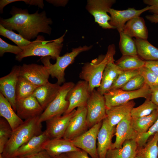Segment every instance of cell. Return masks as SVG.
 Returning <instances> with one entry per match:
<instances>
[{
    "label": "cell",
    "instance_id": "52",
    "mask_svg": "<svg viewBox=\"0 0 158 158\" xmlns=\"http://www.w3.org/2000/svg\"><path fill=\"white\" fill-rule=\"evenodd\" d=\"M134 158H142L140 156L137 155L136 157Z\"/></svg>",
    "mask_w": 158,
    "mask_h": 158
},
{
    "label": "cell",
    "instance_id": "29",
    "mask_svg": "<svg viewBox=\"0 0 158 158\" xmlns=\"http://www.w3.org/2000/svg\"><path fill=\"white\" fill-rule=\"evenodd\" d=\"M158 118V108L149 115L136 118H131V124L138 135L142 134L149 130Z\"/></svg>",
    "mask_w": 158,
    "mask_h": 158
},
{
    "label": "cell",
    "instance_id": "48",
    "mask_svg": "<svg viewBox=\"0 0 158 158\" xmlns=\"http://www.w3.org/2000/svg\"><path fill=\"white\" fill-rule=\"evenodd\" d=\"M46 1L56 6H64L68 1V0H46Z\"/></svg>",
    "mask_w": 158,
    "mask_h": 158
},
{
    "label": "cell",
    "instance_id": "21",
    "mask_svg": "<svg viewBox=\"0 0 158 158\" xmlns=\"http://www.w3.org/2000/svg\"><path fill=\"white\" fill-rule=\"evenodd\" d=\"M57 83H52L48 82L38 87L32 95L39 102L44 111L56 97L60 88Z\"/></svg>",
    "mask_w": 158,
    "mask_h": 158
},
{
    "label": "cell",
    "instance_id": "20",
    "mask_svg": "<svg viewBox=\"0 0 158 158\" xmlns=\"http://www.w3.org/2000/svg\"><path fill=\"white\" fill-rule=\"evenodd\" d=\"M49 139V136L45 130L41 134L32 138L19 148L13 158H22L44 150L43 145Z\"/></svg>",
    "mask_w": 158,
    "mask_h": 158
},
{
    "label": "cell",
    "instance_id": "40",
    "mask_svg": "<svg viewBox=\"0 0 158 158\" xmlns=\"http://www.w3.org/2000/svg\"><path fill=\"white\" fill-rule=\"evenodd\" d=\"M157 133H158V118L146 132L138 136L135 140L138 147L144 146L149 138Z\"/></svg>",
    "mask_w": 158,
    "mask_h": 158
},
{
    "label": "cell",
    "instance_id": "41",
    "mask_svg": "<svg viewBox=\"0 0 158 158\" xmlns=\"http://www.w3.org/2000/svg\"><path fill=\"white\" fill-rule=\"evenodd\" d=\"M22 48L18 46L10 44L0 38V56H3L6 53H10L18 55L23 51Z\"/></svg>",
    "mask_w": 158,
    "mask_h": 158
},
{
    "label": "cell",
    "instance_id": "39",
    "mask_svg": "<svg viewBox=\"0 0 158 158\" xmlns=\"http://www.w3.org/2000/svg\"><path fill=\"white\" fill-rule=\"evenodd\" d=\"M145 84L143 78L139 74L133 77L120 89L125 91H134L140 89Z\"/></svg>",
    "mask_w": 158,
    "mask_h": 158
},
{
    "label": "cell",
    "instance_id": "42",
    "mask_svg": "<svg viewBox=\"0 0 158 158\" xmlns=\"http://www.w3.org/2000/svg\"><path fill=\"white\" fill-rule=\"evenodd\" d=\"M64 154L69 158H92L88 157L86 152L81 149Z\"/></svg>",
    "mask_w": 158,
    "mask_h": 158
},
{
    "label": "cell",
    "instance_id": "22",
    "mask_svg": "<svg viewBox=\"0 0 158 158\" xmlns=\"http://www.w3.org/2000/svg\"><path fill=\"white\" fill-rule=\"evenodd\" d=\"M43 147L52 157L80 150L74 146L71 140L63 138L49 139L44 142Z\"/></svg>",
    "mask_w": 158,
    "mask_h": 158
},
{
    "label": "cell",
    "instance_id": "26",
    "mask_svg": "<svg viewBox=\"0 0 158 158\" xmlns=\"http://www.w3.org/2000/svg\"><path fill=\"white\" fill-rule=\"evenodd\" d=\"M138 147L135 140H126L121 147L109 150L106 158H134L137 155Z\"/></svg>",
    "mask_w": 158,
    "mask_h": 158
},
{
    "label": "cell",
    "instance_id": "36",
    "mask_svg": "<svg viewBox=\"0 0 158 158\" xmlns=\"http://www.w3.org/2000/svg\"><path fill=\"white\" fill-rule=\"evenodd\" d=\"M0 35L7 38L21 47H25L31 43L32 41H28L19 34L12 30H8L0 25Z\"/></svg>",
    "mask_w": 158,
    "mask_h": 158
},
{
    "label": "cell",
    "instance_id": "9",
    "mask_svg": "<svg viewBox=\"0 0 158 158\" xmlns=\"http://www.w3.org/2000/svg\"><path fill=\"white\" fill-rule=\"evenodd\" d=\"M116 2L115 0H88L85 8L102 28L115 29L109 23L111 17L107 13Z\"/></svg>",
    "mask_w": 158,
    "mask_h": 158
},
{
    "label": "cell",
    "instance_id": "27",
    "mask_svg": "<svg viewBox=\"0 0 158 158\" xmlns=\"http://www.w3.org/2000/svg\"><path fill=\"white\" fill-rule=\"evenodd\" d=\"M0 115L8 122L13 131L24 122L16 114L11 105L4 96L0 93Z\"/></svg>",
    "mask_w": 158,
    "mask_h": 158
},
{
    "label": "cell",
    "instance_id": "15",
    "mask_svg": "<svg viewBox=\"0 0 158 158\" xmlns=\"http://www.w3.org/2000/svg\"><path fill=\"white\" fill-rule=\"evenodd\" d=\"M150 9V6H148L139 10H136L133 8H129L123 10L111 8L108 12L111 17L109 23L115 28L118 32L122 31L128 21L135 17L140 16L142 13L149 11Z\"/></svg>",
    "mask_w": 158,
    "mask_h": 158
},
{
    "label": "cell",
    "instance_id": "32",
    "mask_svg": "<svg viewBox=\"0 0 158 158\" xmlns=\"http://www.w3.org/2000/svg\"><path fill=\"white\" fill-rule=\"evenodd\" d=\"M119 32L120 37L119 47L122 55H137V48L134 39L123 31Z\"/></svg>",
    "mask_w": 158,
    "mask_h": 158
},
{
    "label": "cell",
    "instance_id": "1",
    "mask_svg": "<svg viewBox=\"0 0 158 158\" xmlns=\"http://www.w3.org/2000/svg\"><path fill=\"white\" fill-rule=\"evenodd\" d=\"M10 13L12 17L7 19L1 18L0 25L5 28L15 30L25 39L30 41L42 32L50 35L53 21L47 18L45 11L39 13L38 10L29 14L27 9H23L13 6Z\"/></svg>",
    "mask_w": 158,
    "mask_h": 158
},
{
    "label": "cell",
    "instance_id": "3",
    "mask_svg": "<svg viewBox=\"0 0 158 158\" xmlns=\"http://www.w3.org/2000/svg\"><path fill=\"white\" fill-rule=\"evenodd\" d=\"M115 53V45L110 44L108 47L106 54L99 55L90 62H86L83 65L79 77L88 83L90 92L95 88L99 87L104 69L109 63L114 61Z\"/></svg>",
    "mask_w": 158,
    "mask_h": 158
},
{
    "label": "cell",
    "instance_id": "14",
    "mask_svg": "<svg viewBox=\"0 0 158 158\" xmlns=\"http://www.w3.org/2000/svg\"><path fill=\"white\" fill-rule=\"evenodd\" d=\"M49 75L48 69L44 65L32 63L20 66V76L38 87L49 82Z\"/></svg>",
    "mask_w": 158,
    "mask_h": 158
},
{
    "label": "cell",
    "instance_id": "13",
    "mask_svg": "<svg viewBox=\"0 0 158 158\" xmlns=\"http://www.w3.org/2000/svg\"><path fill=\"white\" fill-rule=\"evenodd\" d=\"M85 107H78L71 118L63 138L71 140L81 135L88 129Z\"/></svg>",
    "mask_w": 158,
    "mask_h": 158
},
{
    "label": "cell",
    "instance_id": "16",
    "mask_svg": "<svg viewBox=\"0 0 158 158\" xmlns=\"http://www.w3.org/2000/svg\"><path fill=\"white\" fill-rule=\"evenodd\" d=\"M17 114L21 119L26 120L40 116L44 110L32 95L16 100Z\"/></svg>",
    "mask_w": 158,
    "mask_h": 158
},
{
    "label": "cell",
    "instance_id": "47",
    "mask_svg": "<svg viewBox=\"0 0 158 158\" xmlns=\"http://www.w3.org/2000/svg\"><path fill=\"white\" fill-rule=\"evenodd\" d=\"M27 4L30 5L38 6L39 8L43 9L44 6L43 1L42 0H21Z\"/></svg>",
    "mask_w": 158,
    "mask_h": 158
},
{
    "label": "cell",
    "instance_id": "5",
    "mask_svg": "<svg viewBox=\"0 0 158 158\" xmlns=\"http://www.w3.org/2000/svg\"><path fill=\"white\" fill-rule=\"evenodd\" d=\"M92 47V45H85L73 48L71 52L57 57L56 62L54 64L51 63V57L50 56L42 57L41 61L48 69L50 75L52 78H56V83L60 85L65 83V71L66 68L74 62L75 57L80 53L90 50Z\"/></svg>",
    "mask_w": 158,
    "mask_h": 158
},
{
    "label": "cell",
    "instance_id": "25",
    "mask_svg": "<svg viewBox=\"0 0 158 158\" xmlns=\"http://www.w3.org/2000/svg\"><path fill=\"white\" fill-rule=\"evenodd\" d=\"M123 71L115 64L114 61L109 63L104 71L100 85L97 90L103 95L109 90L119 75Z\"/></svg>",
    "mask_w": 158,
    "mask_h": 158
},
{
    "label": "cell",
    "instance_id": "12",
    "mask_svg": "<svg viewBox=\"0 0 158 158\" xmlns=\"http://www.w3.org/2000/svg\"><path fill=\"white\" fill-rule=\"evenodd\" d=\"M20 66L15 65L11 72L0 78V91L16 112V89L20 76Z\"/></svg>",
    "mask_w": 158,
    "mask_h": 158
},
{
    "label": "cell",
    "instance_id": "54",
    "mask_svg": "<svg viewBox=\"0 0 158 158\" xmlns=\"http://www.w3.org/2000/svg\"></svg>",
    "mask_w": 158,
    "mask_h": 158
},
{
    "label": "cell",
    "instance_id": "4",
    "mask_svg": "<svg viewBox=\"0 0 158 158\" xmlns=\"http://www.w3.org/2000/svg\"><path fill=\"white\" fill-rule=\"evenodd\" d=\"M67 31L60 37L51 40L45 41L43 36L38 35L30 44L21 47L23 51L16 56V60L20 61L24 58L32 56H50L52 59H56L60 56L63 46L64 37Z\"/></svg>",
    "mask_w": 158,
    "mask_h": 158
},
{
    "label": "cell",
    "instance_id": "10",
    "mask_svg": "<svg viewBox=\"0 0 158 158\" xmlns=\"http://www.w3.org/2000/svg\"><path fill=\"white\" fill-rule=\"evenodd\" d=\"M102 122L95 124L81 135L71 140L74 146L86 152L92 158H99L96 141Z\"/></svg>",
    "mask_w": 158,
    "mask_h": 158
},
{
    "label": "cell",
    "instance_id": "45",
    "mask_svg": "<svg viewBox=\"0 0 158 158\" xmlns=\"http://www.w3.org/2000/svg\"><path fill=\"white\" fill-rule=\"evenodd\" d=\"M145 66L155 72L158 75V60L154 61H145Z\"/></svg>",
    "mask_w": 158,
    "mask_h": 158
},
{
    "label": "cell",
    "instance_id": "19",
    "mask_svg": "<svg viewBox=\"0 0 158 158\" xmlns=\"http://www.w3.org/2000/svg\"><path fill=\"white\" fill-rule=\"evenodd\" d=\"M131 118L130 115L117 125L115 133V140L112 143L111 149L120 148L126 140L137 138L138 134L132 127Z\"/></svg>",
    "mask_w": 158,
    "mask_h": 158
},
{
    "label": "cell",
    "instance_id": "6",
    "mask_svg": "<svg viewBox=\"0 0 158 158\" xmlns=\"http://www.w3.org/2000/svg\"><path fill=\"white\" fill-rule=\"evenodd\" d=\"M151 95L150 87L145 83L142 87L137 90L128 91L120 89L110 90L103 95L106 108H109L124 104L135 99H150Z\"/></svg>",
    "mask_w": 158,
    "mask_h": 158
},
{
    "label": "cell",
    "instance_id": "28",
    "mask_svg": "<svg viewBox=\"0 0 158 158\" xmlns=\"http://www.w3.org/2000/svg\"><path fill=\"white\" fill-rule=\"evenodd\" d=\"M138 55L145 61L158 60V48L147 40L134 39Z\"/></svg>",
    "mask_w": 158,
    "mask_h": 158
},
{
    "label": "cell",
    "instance_id": "33",
    "mask_svg": "<svg viewBox=\"0 0 158 158\" xmlns=\"http://www.w3.org/2000/svg\"><path fill=\"white\" fill-rule=\"evenodd\" d=\"M38 87L25 78L19 76L16 89V100L32 95Z\"/></svg>",
    "mask_w": 158,
    "mask_h": 158
},
{
    "label": "cell",
    "instance_id": "23",
    "mask_svg": "<svg viewBox=\"0 0 158 158\" xmlns=\"http://www.w3.org/2000/svg\"><path fill=\"white\" fill-rule=\"evenodd\" d=\"M123 32L131 37L135 39L147 40L148 31L144 18L139 16L135 17L128 21L124 27Z\"/></svg>",
    "mask_w": 158,
    "mask_h": 158
},
{
    "label": "cell",
    "instance_id": "53",
    "mask_svg": "<svg viewBox=\"0 0 158 158\" xmlns=\"http://www.w3.org/2000/svg\"><path fill=\"white\" fill-rule=\"evenodd\" d=\"M0 158H4L2 156L1 154H0Z\"/></svg>",
    "mask_w": 158,
    "mask_h": 158
},
{
    "label": "cell",
    "instance_id": "35",
    "mask_svg": "<svg viewBox=\"0 0 158 158\" xmlns=\"http://www.w3.org/2000/svg\"><path fill=\"white\" fill-rule=\"evenodd\" d=\"M12 132L13 130L8 122L5 118L1 117L0 119V154L2 153Z\"/></svg>",
    "mask_w": 158,
    "mask_h": 158
},
{
    "label": "cell",
    "instance_id": "31",
    "mask_svg": "<svg viewBox=\"0 0 158 158\" xmlns=\"http://www.w3.org/2000/svg\"><path fill=\"white\" fill-rule=\"evenodd\" d=\"M152 136L144 146L138 147L137 155L142 158H158V133Z\"/></svg>",
    "mask_w": 158,
    "mask_h": 158
},
{
    "label": "cell",
    "instance_id": "7",
    "mask_svg": "<svg viewBox=\"0 0 158 158\" xmlns=\"http://www.w3.org/2000/svg\"><path fill=\"white\" fill-rule=\"evenodd\" d=\"M72 82L64 83L61 86L55 99L40 116L39 120L42 123L54 117L63 114L67 110L69 104L66 100L67 95L75 85Z\"/></svg>",
    "mask_w": 158,
    "mask_h": 158
},
{
    "label": "cell",
    "instance_id": "37",
    "mask_svg": "<svg viewBox=\"0 0 158 158\" xmlns=\"http://www.w3.org/2000/svg\"><path fill=\"white\" fill-rule=\"evenodd\" d=\"M138 74V69L123 71L119 75L109 90L121 88L131 78Z\"/></svg>",
    "mask_w": 158,
    "mask_h": 158
},
{
    "label": "cell",
    "instance_id": "8",
    "mask_svg": "<svg viewBox=\"0 0 158 158\" xmlns=\"http://www.w3.org/2000/svg\"><path fill=\"white\" fill-rule=\"evenodd\" d=\"M86 119L88 129L107 117L106 107L103 95L94 89L90 92L86 106Z\"/></svg>",
    "mask_w": 158,
    "mask_h": 158
},
{
    "label": "cell",
    "instance_id": "46",
    "mask_svg": "<svg viewBox=\"0 0 158 158\" xmlns=\"http://www.w3.org/2000/svg\"><path fill=\"white\" fill-rule=\"evenodd\" d=\"M22 158H52L44 150Z\"/></svg>",
    "mask_w": 158,
    "mask_h": 158
},
{
    "label": "cell",
    "instance_id": "18",
    "mask_svg": "<svg viewBox=\"0 0 158 158\" xmlns=\"http://www.w3.org/2000/svg\"><path fill=\"white\" fill-rule=\"evenodd\" d=\"M115 129L116 126H111L107 117L103 120L97 139V149L99 158H106L108 151L111 149L112 139Z\"/></svg>",
    "mask_w": 158,
    "mask_h": 158
},
{
    "label": "cell",
    "instance_id": "34",
    "mask_svg": "<svg viewBox=\"0 0 158 158\" xmlns=\"http://www.w3.org/2000/svg\"><path fill=\"white\" fill-rule=\"evenodd\" d=\"M158 107L154 104L150 99H146L142 104L132 109L130 115L132 118H136L150 114Z\"/></svg>",
    "mask_w": 158,
    "mask_h": 158
},
{
    "label": "cell",
    "instance_id": "51",
    "mask_svg": "<svg viewBox=\"0 0 158 158\" xmlns=\"http://www.w3.org/2000/svg\"><path fill=\"white\" fill-rule=\"evenodd\" d=\"M52 158H69L65 154H63L52 157Z\"/></svg>",
    "mask_w": 158,
    "mask_h": 158
},
{
    "label": "cell",
    "instance_id": "11",
    "mask_svg": "<svg viewBox=\"0 0 158 158\" xmlns=\"http://www.w3.org/2000/svg\"><path fill=\"white\" fill-rule=\"evenodd\" d=\"M90 94L88 83L83 80L78 82L67 95L66 99L69 104L67 110L63 114L70 113L76 107H86Z\"/></svg>",
    "mask_w": 158,
    "mask_h": 158
},
{
    "label": "cell",
    "instance_id": "43",
    "mask_svg": "<svg viewBox=\"0 0 158 158\" xmlns=\"http://www.w3.org/2000/svg\"><path fill=\"white\" fill-rule=\"evenodd\" d=\"M145 4L151 7L149 11L153 14L158 15V0H144Z\"/></svg>",
    "mask_w": 158,
    "mask_h": 158
},
{
    "label": "cell",
    "instance_id": "30",
    "mask_svg": "<svg viewBox=\"0 0 158 158\" xmlns=\"http://www.w3.org/2000/svg\"><path fill=\"white\" fill-rule=\"evenodd\" d=\"M115 63L122 71H126L138 70L145 66V62L138 55H122Z\"/></svg>",
    "mask_w": 158,
    "mask_h": 158
},
{
    "label": "cell",
    "instance_id": "50",
    "mask_svg": "<svg viewBox=\"0 0 158 158\" xmlns=\"http://www.w3.org/2000/svg\"><path fill=\"white\" fill-rule=\"evenodd\" d=\"M146 18L152 23H158V15L155 14L148 15L145 16Z\"/></svg>",
    "mask_w": 158,
    "mask_h": 158
},
{
    "label": "cell",
    "instance_id": "38",
    "mask_svg": "<svg viewBox=\"0 0 158 158\" xmlns=\"http://www.w3.org/2000/svg\"><path fill=\"white\" fill-rule=\"evenodd\" d=\"M138 70L139 74L143 77L146 84L149 86L158 85V75L156 73L145 66Z\"/></svg>",
    "mask_w": 158,
    "mask_h": 158
},
{
    "label": "cell",
    "instance_id": "44",
    "mask_svg": "<svg viewBox=\"0 0 158 158\" xmlns=\"http://www.w3.org/2000/svg\"><path fill=\"white\" fill-rule=\"evenodd\" d=\"M151 90L150 99L158 107V85L150 86Z\"/></svg>",
    "mask_w": 158,
    "mask_h": 158
},
{
    "label": "cell",
    "instance_id": "49",
    "mask_svg": "<svg viewBox=\"0 0 158 158\" xmlns=\"http://www.w3.org/2000/svg\"><path fill=\"white\" fill-rule=\"evenodd\" d=\"M21 0H0V12L1 13H3V8L7 5L11 3L18 1H21Z\"/></svg>",
    "mask_w": 158,
    "mask_h": 158
},
{
    "label": "cell",
    "instance_id": "17",
    "mask_svg": "<svg viewBox=\"0 0 158 158\" xmlns=\"http://www.w3.org/2000/svg\"><path fill=\"white\" fill-rule=\"evenodd\" d=\"M52 118L46 121L47 132L49 139L63 138L69 122L76 111Z\"/></svg>",
    "mask_w": 158,
    "mask_h": 158
},
{
    "label": "cell",
    "instance_id": "2",
    "mask_svg": "<svg viewBox=\"0 0 158 158\" xmlns=\"http://www.w3.org/2000/svg\"><path fill=\"white\" fill-rule=\"evenodd\" d=\"M40 116L25 120L16 129L6 144L1 154L4 158H13L17 150L33 137L43 132Z\"/></svg>",
    "mask_w": 158,
    "mask_h": 158
},
{
    "label": "cell",
    "instance_id": "24",
    "mask_svg": "<svg viewBox=\"0 0 158 158\" xmlns=\"http://www.w3.org/2000/svg\"><path fill=\"white\" fill-rule=\"evenodd\" d=\"M135 104L133 100L119 106L106 108L107 118L112 127L116 126L122 120L130 115Z\"/></svg>",
    "mask_w": 158,
    "mask_h": 158
}]
</instances>
